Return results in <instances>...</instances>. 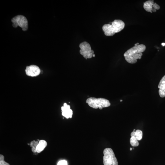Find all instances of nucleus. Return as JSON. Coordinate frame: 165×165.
Returning <instances> with one entry per match:
<instances>
[{
  "instance_id": "1",
  "label": "nucleus",
  "mask_w": 165,
  "mask_h": 165,
  "mask_svg": "<svg viewBox=\"0 0 165 165\" xmlns=\"http://www.w3.org/2000/svg\"><path fill=\"white\" fill-rule=\"evenodd\" d=\"M146 49V47L143 44L134 46L128 50L124 54V56L126 61L129 63L134 64L137 60L141 59L142 53Z\"/></svg>"
},
{
  "instance_id": "2",
  "label": "nucleus",
  "mask_w": 165,
  "mask_h": 165,
  "mask_svg": "<svg viewBox=\"0 0 165 165\" xmlns=\"http://www.w3.org/2000/svg\"><path fill=\"white\" fill-rule=\"evenodd\" d=\"M125 24L124 22L120 20H115L111 24H105L102 29L105 35L112 36L116 33L120 32L124 28Z\"/></svg>"
},
{
  "instance_id": "3",
  "label": "nucleus",
  "mask_w": 165,
  "mask_h": 165,
  "mask_svg": "<svg viewBox=\"0 0 165 165\" xmlns=\"http://www.w3.org/2000/svg\"><path fill=\"white\" fill-rule=\"evenodd\" d=\"M86 103L92 108L102 110L103 108L108 107L110 106L109 101L102 98H96L90 97L87 99Z\"/></svg>"
},
{
  "instance_id": "4",
  "label": "nucleus",
  "mask_w": 165,
  "mask_h": 165,
  "mask_svg": "<svg viewBox=\"0 0 165 165\" xmlns=\"http://www.w3.org/2000/svg\"><path fill=\"white\" fill-rule=\"evenodd\" d=\"M103 162L104 165H118V162L113 150L106 148L103 151Z\"/></svg>"
},
{
  "instance_id": "5",
  "label": "nucleus",
  "mask_w": 165,
  "mask_h": 165,
  "mask_svg": "<svg viewBox=\"0 0 165 165\" xmlns=\"http://www.w3.org/2000/svg\"><path fill=\"white\" fill-rule=\"evenodd\" d=\"M11 22L13 23V26L16 28L18 26L21 28L23 31H26L28 29L27 20L24 16L18 15L12 19Z\"/></svg>"
},
{
  "instance_id": "6",
  "label": "nucleus",
  "mask_w": 165,
  "mask_h": 165,
  "mask_svg": "<svg viewBox=\"0 0 165 165\" xmlns=\"http://www.w3.org/2000/svg\"><path fill=\"white\" fill-rule=\"evenodd\" d=\"M80 49L79 52L81 55L85 58H91L93 57L94 51L92 50L90 45L88 43L84 42L79 45Z\"/></svg>"
},
{
  "instance_id": "7",
  "label": "nucleus",
  "mask_w": 165,
  "mask_h": 165,
  "mask_svg": "<svg viewBox=\"0 0 165 165\" xmlns=\"http://www.w3.org/2000/svg\"><path fill=\"white\" fill-rule=\"evenodd\" d=\"M143 8L146 11L152 13L156 11V10L160 9V6L156 3H154V0H148L144 3Z\"/></svg>"
},
{
  "instance_id": "8",
  "label": "nucleus",
  "mask_w": 165,
  "mask_h": 165,
  "mask_svg": "<svg viewBox=\"0 0 165 165\" xmlns=\"http://www.w3.org/2000/svg\"><path fill=\"white\" fill-rule=\"evenodd\" d=\"M25 72L27 75L29 76L36 77L40 73V70L37 65H32L26 67Z\"/></svg>"
},
{
  "instance_id": "9",
  "label": "nucleus",
  "mask_w": 165,
  "mask_h": 165,
  "mask_svg": "<svg viewBox=\"0 0 165 165\" xmlns=\"http://www.w3.org/2000/svg\"><path fill=\"white\" fill-rule=\"evenodd\" d=\"M61 110L62 112V115L63 116L65 117L67 119L69 118H72L73 111L71 109V107L70 105H68L66 103L64 104L63 106L61 108Z\"/></svg>"
},
{
  "instance_id": "10",
  "label": "nucleus",
  "mask_w": 165,
  "mask_h": 165,
  "mask_svg": "<svg viewBox=\"0 0 165 165\" xmlns=\"http://www.w3.org/2000/svg\"><path fill=\"white\" fill-rule=\"evenodd\" d=\"M159 94L161 98L165 97V75L163 77L159 84Z\"/></svg>"
},
{
  "instance_id": "11",
  "label": "nucleus",
  "mask_w": 165,
  "mask_h": 165,
  "mask_svg": "<svg viewBox=\"0 0 165 165\" xmlns=\"http://www.w3.org/2000/svg\"><path fill=\"white\" fill-rule=\"evenodd\" d=\"M47 145V143L45 140H40L39 141V143L36 148L37 152L38 153L41 152L46 147Z\"/></svg>"
},
{
  "instance_id": "12",
  "label": "nucleus",
  "mask_w": 165,
  "mask_h": 165,
  "mask_svg": "<svg viewBox=\"0 0 165 165\" xmlns=\"http://www.w3.org/2000/svg\"><path fill=\"white\" fill-rule=\"evenodd\" d=\"M130 141L131 145L133 147H136L139 145V143L135 136L131 137V138L130 139Z\"/></svg>"
},
{
  "instance_id": "13",
  "label": "nucleus",
  "mask_w": 165,
  "mask_h": 165,
  "mask_svg": "<svg viewBox=\"0 0 165 165\" xmlns=\"http://www.w3.org/2000/svg\"><path fill=\"white\" fill-rule=\"evenodd\" d=\"M135 136L138 140H141L142 137V132L140 130H137L135 132Z\"/></svg>"
},
{
  "instance_id": "14",
  "label": "nucleus",
  "mask_w": 165,
  "mask_h": 165,
  "mask_svg": "<svg viewBox=\"0 0 165 165\" xmlns=\"http://www.w3.org/2000/svg\"><path fill=\"white\" fill-rule=\"evenodd\" d=\"M0 165H10L4 160V156L3 155H0Z\"/></svg>"
},
{
  "instance_id": "15",
  "label": "nucleus",
  "mask_w": 165,
  "mask_h": 165,
  "mask_svg": "<svg viewBox=\"0 0 165 165\" xmlns=\"http://www.w3.org/2000/svg\"><path fill=\"white\" fill-rule=\"evenodd\" d=\"M39 143V141H31L30 143V147H35V148H36Z\"/></svg>"
},
{
  "instance_id": "16",
  "label": "nucleus",
  "mask_w": 165,
  "mask_h": 165,
  "mask_svg": "<svg viewBox=\"0 0 165 165\" xmlns=\"http://www.w3.org/2000/svg\"><path fill=\"white\" fill-rule=\"evenodd\" d=\"M58 165H68L67 162L65 160H62L58 163Z\"/></svg>"
},
{
  "instance_id": "17",
  "label": "nucleus",
  "mask_w": 165,
  "mask_h": 165,
  "mask_svg": "<svg viewBox=\"0 0 165 165\" xmlns=\"http://www.w3.org/2000/svg\"><path fill=\"white\" fill-rule=\"evenodd\" d=\"M31 150H32L33 152V153H35L37 152L36 148H35V147H32V148H31Z\"/></svg>"
},
{
  "instance_id": "18",
  "label": "nucleus",
  "mask_w": 165,
  "mask_h": 165,
  "mask_svg": "<svg viewBox=\"0 0 165 165\" xmlns=\"http://www.w3.org/2000/svg\"><path fill=\"white\" fill-rule=\"evenodd\" d=\"M161 44L163 46H165V43H162Z\"/></svg>"
},
{
  "instance_id": "19",
  "label": "nucleus",
  "mask_w": 165,
  "mask_h": 165,
  "mask_svg": "<svg viewBox=\"0 0 165 165\" xmlns=\"http://www.w3.org/2000/svg\"><path fill=\"white\" fill-rule=\"evenodd\" d=\"M139 44V43H137V44H135V45H135V46H137L138 45V44Z\"/></svg>"
},
{
  "instance_id": "20",
  "label": "nucleus",
  "mask_w": 165,
  "mask_h": 165,
  "mask_svg": "<svg viewBox=\"0 0 165 165\" xmlns=\"http://www.w3.org/2000/svg\"><path fill=\"white\" fill-rule=\"evenodd\" d=\"M130 150L131 151L132 150V148H130Z\"/></svg>"
},
{
  "instance_id": "21",
  "label": "nucleus",
  "mask_w": 165,
  "mask_h": 165,
  "mask_svg": "<svg viewBox=\"0 0 165 165\" xmlns=\"http://www.w3.org/2000/svg\"><path fill=\"white\" fill-rule=\"evenodd\" d=\"M95 56V55L94 54L93 55V57H94Z\"/></svg>"
},
{
  "instance_id": "22",
  "label": "nucleus",
  "mask_w": 165,
  "mask_h": 165,
  "mask_svg": "<svg viewBox=\"0 0 165 165\" xmlns=\"http://www.w3.org/2000/svg\"><path fill=\"white\" fill-rule=\"evenodd\" d=\"M123 101V100H120V102H122Z\"/></svg>"
},
{
  "instance_id": "23",
  "label": "nucleus",
  "mask_w": 165,
  "mask_h": 165,
  "mask_svg": "<svg viewBox=\"0 0 165 165\" xmlns=\"http://www.w3.org/2000/svg\"><path fill=\"white\" fill-rule=\"evenodd\" d=\"M135 131V129H134V131Z\"/></svg>"
}]
</instances>
